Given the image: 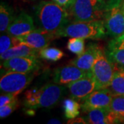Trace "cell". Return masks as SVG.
<instances>
[{"label": "cell", "instance_id": "cell-1", "mask_svg": "<svg viewBox=\"0 0 124 124\" xmlns=\"http://www.w3.org/2000/svg\"><path fill=\"white\" fill-rule=\"evenodd\" d=\"M35 17L39 28L57 34L69 23L67 10L53 1H42L35 8Z\"/></svg>", "mask_w": 124, "mask_h": 124}, {"label": "cell", "instance_id": "cell-2", "mask_svg": "<svg viewBox=\"0 0 124 124\" xmlns=\"http://www.w3.org/2000/svg\"><path fill=\"white\" fill-rule=\"evenodd\" d=\"M66 93L63 85L49 83L39 88H32L24 94L23 105L33 110L39 108L50 109L54 107Z\"/></svg>", "mask_w": 124, "mask_h": 124}, {"label": "cell", "instance_id": "cell-3", "mask_svg": "<svg viewBox=\"0 0 124 124\" xmlns=\"http://www.w3.org/2000/svg\"><path fill=\"white\" fill-rule=\"evenodd\" d=\"M106 30L103 19L93 21H74L68 23L59 31V37L97 39L106 37Z\"/></svg>", "mask_w": 124, "mask_h": 124}, {"label": "cell", "instance_id": "cell-4", "mask_svg": "<svg viewBox=\"0 0 124 124\" xmlns=\"http://www.w3.org/2000/svg\"><path fill=\"white\" fill-rule=\"evenodd\" d=\"M106 6L104 0H76L70 8V15L74 21L103 19Z\"/></svg>", "mask_w": 124, "mask_h": 124}, {"label": "cell", "instance_id": "cell-5", "mask_svg": "<svg viewBox=\"0 0 124 124\" xmlns=\"http://www.w3.org/2000/svg\"><path fill=\"white\" fill-rule=\"evenodd\" d=\"M124 0H109L103 15V22L108 35L117 37L124 34Z\"/></svg>", "mask_w": 124, "mask_h": 124}, {"label": "cell", "instance_id": "cell-6", "mask_svg": "<svg viewBox=\"0 0 124 124\" xmlns=\"http://www.w3.org/2000/svg\"><path fill=\"white\" fill-rule=\"evenodd\" d=\"M115 70V64L107 57L105 50L99 47L92 68V74L97 82L98 89L107 88L109 86Z\"/></svg>", "mask_w": 124, "mask_h": 124}, {"label": "cell", "instance_id": "cell-7", "mask_svg": "<svg viewBox=\"0 0 124 124\" xmlns=\"http://www.w3.org/2000/svg\"><path fill=\"white\" fill-rule=\"evenodd\" d=\"M36 72H18L7 71L0 79V90L3 93L17 96L30 85L35 76Z\"/></svg>", "mask_w": 124, "mask_h": 124}, {"label": "cell", "instance_id": "cell-8", "mask_svg": "<svg viewBox=\"0 0 124 124\" xmlns=\"http://www.w3.org/2000/svg\"><path fill=\"white\" fill-rule=\"evenodd\" d=\"M72 98L79 101H84L94 90H98L97 82L93 74H89L66 85Z\"/></svg>", "mask_w": 124, "mask_h": 124}, {"label": "cell", "instance_id": "cell-9", "mask_svg": "<svg viewBox=\"0 0 124 124\" xmlns=\"http://www.w3.org/2000/svg\"><path fill=\"white\" fill-rule=\"evenodd\" d=\"M37 57L36 56H28L10 58L3 61L1 66L6 71L25 73L37 72L42 66Z\"/></svg>", "mask_w": 124, "mask_h": 124}, {"label": "cell", "instance_id": "cell-10", "mask_svg": "<svg viewBox=\"0 0 124 124\" xmlns=\"http://www.w3.org/2000/svg\"><path fill=\"white\" fill-rule=\"evenodd\" d=\"M113 96L108 88L96 90L85 99L81 104V109L85 112L95 108H108Z\"/></svg>", "mask_w": 124, "mask_h": 124}, {"label": "cell", "instance_id": "cell-11", "mask_svg": "<svg viewBox=\"0 0 124 124\" xmlns=\"http://www.w3.org/2000/svg\"><path fill=\"white\" fill-rule=\"evenodd\" d=\"M17 37L22 43L38 50L48 47L51 41L57 38L56 35L53 33L41 28L35 29L26 35Z\"/></svg>", "mask_w": 124, "mask_h": 124}, {"label": "cell", "instance_id": "cell-12", "mask_svg": "<svg viewBox=\"0 0 124 124\" xmlns=\"http://www.w3.org/2000/svg\"><path fill=\"white\" fill-rule=\"evenodd\" d=\"M91 73L69 63V65L58 68L54 71L53 82L59 85H67Z\"/></svg>", "mask_w": 124, "mask_h": 124}, {"label": "cell", "instance_id": "cell-13", "mask_svg": "<svg viewBox=\"0 0 124 124\" xmlns=\"http://www.w3.org/2000/svg\"><path fill=\"white\" fill-rule=\"evenodd\" d=\"M35 29L33 19L26 13H22L15 18L6 32L11 35L19 37L26 35Z\"/></svg>", "mask_w": 124, "mask_h": 124}, {"label": "cell", "instance_id": "cell-14", "mask_svg": "<svg viewBox=\"0 0 124 124\" xmlns=\"http://www.w3.org/2000/svg\"><path fill=\"white\" fill-rule=\"evenodd\" d=\"M105 52L115 66L124 68V34L110 41Z\"/></svg>", "mask_w": 124, "mask_h": 124}, {"label": "cell", "instance_id": "cell-15", "mask_svg": "<svg viewBox=\"0 0 124 124\" xmlns=\"http://www.w3.org/2000/svg\"><path fill=\"white\" fill-rule=\"evenodd\" d=\"M99 47L100 46L97 44L90 43L85 50L84 53L72 59L70 62V64L74 65L86 72H92L93 63L96 59Z\"/></svg>", "mask_w": 124, "mask_h": 124}, {"label": "cell", "instance_id": "cell-16", "mask_svg": "<svg viewBox=\"0 0 124 124\" xmlns=\"http://www.w3.org/2000/svg\"><path fill=\"white\" fill-rule=\"evenodd\" d=\"M87 115L85 120L88 124H119L117 117L108 108H95L85 112Z\"/></svg>", "mask_w": 124, "mask_h": 124}, {"label": "cell", "instance_id": "cell-17", "mask_svg": "<svg viewBox=\"0 0 124 124\" xmlns=\"http://www.w3.org/2000/svg\"><path fill=\"white\" fill-rule=\"evenodd\" d=\"M39 50L31 48V46L25 44H20L15 46L13 48L7 50L4 53L1 54V60L5 61L10 58L17 57H28V56H39Z\"/></svg>", "mask_w": 124, "mask_h": 124}, {"label": "cell", "instance_id": "cell-18", "mask_svg": "<svg viewBox=\"0 0 124 124\" xmlns=\"http://www.w3.org/2000/svg\"><path fill=\"white\" fill-rule=\"evenodd\" d=\"M115 95L124 94V68L116 66L115 73L109 86L107 88Z\"/></svg>", "mask_w": 124, "mask_h": 124}, {"label": "cell", "instance_id": "cell-19", "mask_svg": "<svg viewBox=\"0 0 124 124\" xmlns=\"http://www.w3.org/2000/svg\"><path fill=\"white\" fill-rule=\"evenodd\" d=\"M13 10L4 2H1L0 6V32L3 33L15 19Z\"/></svg>", "mask_w": 124, "mask_h": 124}, {"label": "cell", "instance_id": "cell-20", "mask_svg": "<svg viewBox=\"0 0 124 124\" xmlns=\"http://www.w3.org/2000/svg\"><path fill=\"white\" fill-rule=\"evenodd\" d=\"M81 105H80L77 100L73 98L65 99L63 101V109L64 112L65 117L70 119L75 118L80 114V109Z\"/></svg>", "mask_w": 124, "mask_h": 124}, {"label": "cell", "instance_id": "cell-21", "mask_svg": "<svg viewBox=\"0 0 124 124\" xmlns=\"http://www.w3.org/2000/svg\"><path fill=\"white\" fill-rule=\"evenodd\" d=\"M110 109L117 117L119 124L124 123V94L113 96Z\"/></svg>", "mask_w": 124, "mask_h": 124}, {"label": "cell", "instance_id": "cell-22", "mask_svg": "<svg viewBox=\"0 0 124 124\" xmlns=\"http://www.w3.org/2000/svg\"><path fill=\"white\" fill-rule=\"evenodd\" d=\"M20 44H22V42L17 37L11 35L7 32L1 33L0 37V54L4 53L9 48Z\"/></svg>", "mask_w": 124, "mask_h": 124}, {"label": "cell", "instance_id": "cell-23", "mask_svg": "<svg viewBox=\"0 0 124 124\" xmlns=\"http://www.w3.org/2000/svg\"><path fill=\"white\" fill-rule=\"evenodd\" d=\"M63 52L57 48L46 47L40 50L39 52V57L50 62H57L63 57Z\"/></svg>", "mask_w": 124, "mask_h": 124}, {"label": "cell", "instance_id": "cell-24", "mask_svg": "<svg viewBox=\"0 0 124 124\" xmlns=\"http://www.w3.org/2000/svg\"><path fill=\"white\" fill-rule=\"evenodd\" d=\"M67 48L71 53L77 55H80L84 53L85 42L84 39L70 37L67 43Z\"/></svg>", "mask_w": 124, "mask_h": 124}, {"label": "cell", "instance_id": "cell-25", "mask_svg": "<svg viewBox=\"0 0 124 124\" xmlns=\"http://www.w3.org/2000/svg\"><path fill=\"white\" fill-rule=\"evenodd\" d=\"M18 106V99H16L13 101L6 104L4 106L0 107V118L4 119L11 115L17 109Z\"/></svg>", "mask_w": 124, "mask_h": 124}, {"label": "cell", "instance_id": "cell-26", "mask_svg": "<svg viewBox=\"0 0 124 124\" xmlns=\"http://www.w3.org/2000/svg\"><path fill=\"white\" fill-rule=\"evenodd\" d=\"M16 99H17V96L13 94L8 93H1V96H0V107L4 106L6 104H8L12 101H13Z\"/></svg>", "mask_w": 124, "mask_h": 124}, {"label": "cell", "instance_id": "cell-27", "mask_svg": "<svg viewBox=\"0 0 124 124\" xmlns=\"http://www.w3.org/2000/svg\"><path fill=\"white\" fill-rule=\"evenodd\" d=\"M66 10L70 9L76 0H52Z\"/></svg>", "mask_w": 124, "mask_h": 124}, {"label": "cell", "instance_id": "cell-28", "mask_svg": "<svg viewBox=\"0 0 124 124\" xmlns=\"http://www.w3.org/2000/svg\"><path fill=\"white\" fill-rule=\"evenodd\" d=\"M67 124H88L86 122V121L84 119V118H81V117H75V118H73V119H70L68 120V123Z\"/></svg>", "mask_w": 124, "mask_h": 124}, {"label": "cell", "instance_id": "cell-29", "mask_svg": "<svg viewBox=\"0 0 124 124\" xmlns=\"http://www.w3.org/2000/svg\"><path fill=\"white\" fill-rule=\"evenodd\" d=\"M48 124H62V122H61L59 120L57 119H52L49 120L48 121Z\"/></svg>", "mask_w": 124, "mask_h": 124}, {"label": "cell", "instance_id": "cell-30", "mask_svg": "<svg viewBox=\"0 0 124 124\" xmlns=\"http://www.w3.org/2000/svg\"></svg>", "mask_w": 124, "mask_h": 124}]
</instances>
